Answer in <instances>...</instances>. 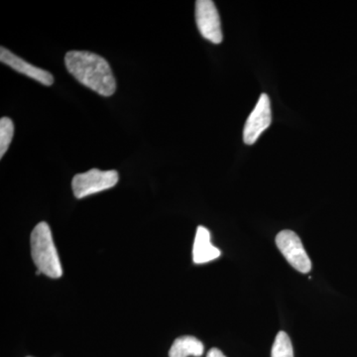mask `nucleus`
<instances>
[{"label": "nucleus", "mask_w": 357, "mask_h": 357, "mask_svg": "<svg viewBox=\"0 0 357 357\" xmlns=\"http://www.w3.org/2000/svg\"><path fill=\"white\" fill-rule=\"evenodd\" d=\"M65 64L75 79L98 95L110 96L115 93L114 73L102 56L88 51H70L66 54Z\"/></svg>", "instance_id": "nucleus-1"}, {"label": "nucleus", "mask_w": 357, "mask_h": 357, "mask_svg": "<svg viewBox=\"0 0 357 357\" xmlns=\"http://www.w3.org/2000/svg\"><path fill=\"white\" fill-rule=\"evenodd\" d=\"M30 243L33 261L38 268L37 274L43 273L50 278H60L63 274L62 266L48 223L40 222L34 227Z\"/></svg>", "instance_id": "nucleus-2"}, {"label": "nucleus", "mask_w": 357, "mask_h": 357, "mask_svg": "<svg viewBox=\"0 0 357 357\" xmlns=\"http://www.w3.org/2000/svg\"><path fill=\"white\" fill-rule=\"evenodd\" d=\"M119 182V173L114 170L100 171L91 169L86 173L77 174L72 181L73 192L77 199L112 189Z\"/></svg>", "instance_id": "nucleus-3"}, {"label": "nucleus", "mask_w": 357, "mask_h": 357, "mask_svg": "<svg viewBox=\"0 0 357 357\" xmlns=\"http://www.w3.org/2000/svg\"><path fill=\"white\" fill-rule=\"evenodd\" d=\"M277 248L285 256L291 266L303 274H307L312 269V262L305 250L299 236L292 230H283L276 236Z\"/></svg>", "instance_id": "nucleus-4"}, {"label": "nucleus", "mask_w": 357, "mask_h": 357, "mask_svg": "<svg viewBox=\"0 0 357 357\" xmlns=\"http://www.w3.org/2000/svg\"><path fill=\"white\" fill-rule=\"evenodd\" d=\"M196 21L199 33L204 39L213 44L222 43V25L215 2L211 0L196 1Z\"/></svg>", "instance_id": "nucleus-5"}, {"label": "nucleus", "mask_w": 357, "mask_h": 357, "mask_svg": "<svg viewBox=\"0 0 357 357\" xmlns=\"http://www.w3.org/2000/svg\"><path fill=\"white\" fill-rule=\"evenodd\" d=\"M272 121L271 105L269 96L262 93L256 103L255 109L249 114L243 129L244 143L248 145L255 144L263 131L269 128Z\"/></svg>", "instance_id": "nucleus-6"}, {"label": "nucleus", "mask_w": 357, "mask_h": 357, "mask_svg": "<svg viewBox=\"0 0 357 357\" xmlns=\"http://www.w3.org/2000/svg\"><path fill=\"white\" fill-rule=\"evenodd\" d=\"M0 61L3 64L13 68V70H17L18 73L31 77V79L39 82L40 84H45V86H52L54 83V77L50 73L29 64L23 59L14 55L13 52L4 48V47L0 48Z\"/></svg>", "instance_id": "nucleus-7"}, {"label": "nucleus", "mask_w": 357, "mask_h": 357, "mask_svg": "<svg viewBox=\"0 0 357 357\" xmlns=\"http://www.w3.org/2000/svg\"><path fill=\"white\" fill-rule=\"evenodd\" d=\"M222 252L211 243V232L204 227H199L195 237L192 259L196 264H204L220 257Z\"/></svg>", "instance_id": "nucleus-8"}, {"label": "nucleus", "mask_w": 357, "mask_h": 357, "mask_svg": "<svg viewBox=\"0 0 357 357\" xmlns=\"http://www.w3.org/2000/svg\"><path fill=\"white\" fill-rule=\"evenodd\" d=\"M204 344L201 340L194 337H181L174 342L169 351V357L202 356L204 354Z\"/></svg>", "instance_id": "nucleus-9"}, {"label": "nucleus", "mask_w": 357, "mask_h": 357, "mask_svg": "<svg viewBox=\"0 0 357 357\" xmlns=\"http://www.w3.org/2000/svg\"><path fill=\"white\" fill-rule=\"evenodd\" d=\"M14 134V124L9 117L0 119V158L4 156L10 146Z\"/></svg>", "instance_id": "nucleus-10"}, {"label": "nucleus", "mask_w": 357, "mask_h": 357, "mask_svg": "<svg viewBox=\"0 0 357 357\" xmlns=\"http://www.w3.org/2000/svg\"><path fill=\"white\" fill-rule=\"evenodd\" d=\"M271 357H294L292 342L285 332H280L275 338Z\"/></svg>", "instance_id": "nucleus-11"}, {"label": "nucleus", "mask_w": 357, "mask_h": 357, "mask_svg": "<svg viewBox=\"0 0 357 357\" xmlns=\"http://www.w3.org/2000/svg\"><path fill=\"white\" fill-rule=\"evenodd\" d=\"M206 357H227L225 354H222V351H220L218 349H211L210 351L208 352V356Z\"/></svg>", "instance_id": "nucleus-12"}]
</instances>
